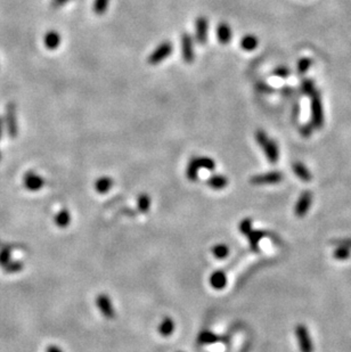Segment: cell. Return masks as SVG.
Listing matches in <instances>:
<instances>
[{
	"instance_id": "8992f818",
	"label": "cell",
	"mask_w": 351,
	"mask_h": 352,
	"mask_svg": "<svg viewBox=\"0 0 351 352\" xmlns=\"http://www.w3.org/2000/svg\"><path fill=\"white\" fill-rule=\"evenodd\" d=\"M282 180H283L282 172H280V171H271V172L253 176L250 179V183L252 185H273L281 183Z\"/></svg>"
},
{
	"instance_id": "484cf974",
	"label": "cell",
	"mask_w": 351,
	"mask_h": 352,
	"mask_svg": "<svg viewBox=\"0 0 351 352\" xmlns=\"http://www.w3.org/2000/svg\"><path fill=\"white\" fill-rule=\"evenodd\" d=\"M24 268L23 261H20V260H16V261H9L7 265L3 267L6 273H17L22 271Z\"/></svg>"
},
{
	"instance_id": "4fadbf2b",
	"label": "cell",
	"mask_w": 351,
	"mask_h": 352,
	"mask_svg": "<svg viewBox=\"0 0 351 352\" xmlns=\"http://www.w3.org/2000/svg\"><path fill=\"white\" fill-rule=\"evenodd\" d=\"M217 38L221 44L229 43V41L232 40V29L226 22L219 23L218 27H217Z\"/></svg>"
},
{
	"instance_id": "603a6c76",
	"label": "cell",
	"mask_w": 351,
	"mask_h": 352,
	"mask_svg": "<svg viewBox=\"0 0 351 352\" xmlns=\"http://www.w3.org/2000/svg\"><path fill=\"white\" fill-rule=\"evenodd\" d=\"M113 186V180L110 177H101L98 178L95 183V188L99 194H105L111 189Z\"/></svg>"
},
{
	"instance_id": "7c38bea8",
	"label": "cell",
	"mask_w": 351,
	"mask_h": 352,
	"mask_svg": "<svg viewBox=\"0 0 351 352\" xmlns=\"http://www.w3.org/2000/svg\"><path fill=\"white\" fill-rule=\"evenodd\" d=\"M44 47L49 50H55L60 47L61 44V36L57 31L50 30L44 34Z\"/></svg>"
},
{
	"instance_id": "e575fe53",
	"label": "cell",
	"mask_w": 351,
	"mask_h": 352,
	"mask_svg": "<svg viewBox=\"0 0 351 352\" xmlns=\"http://www.w3.org/2000/svg\"><path fill=\"white\" fill-rule=\"evenodd\" d=\"M254 137H256V140H257L258 145H259V146L263 145V144L264 142H266V140H267L268 138H269V137L267 136V133L264 132L263 130H261V129L257 130L256 135H254Z\"/></svg>"
},
{
	"instance_id": "4316f807",
	"label": "cell",
	"mask_w": 351,
	"mask_h": 352,
	"mask_svg": "<svg viewBox=\"0 0 351 352\" xmlns=\"http://www.w3.org/2000/svg\"><path fill=\"white\" fill-rule=\"evenodd\" d=\"M198 163H199V166L203 167V169H205V170H209V171L215 170V167H216L215 160L211 159V157H208V156H198Z\"/></svg>"
},
{
	"instance_id": "5bb4252c",
	"label": "cell",
	"mask_w": 351,
	"mask_h": 352,
	"mask_svg": "<svg viewBox=\"0 0 351 352\" xmlns=\"http://www.w3.org/2000/svg\"><path fill=\"white\" fill-rule=\"evenodd\" d=\"M210 284L215 290H222L227 284L226 273L222 270H217L210 276Z\"/></svg>"
},
{
	"instance_id": "30bf717a",
	"label": "cell",
	"mask_w": 351,
	"mask_h": 352,
	"mask_svg": "<svg viewBox=\"0 0 351 352\" xmlns=\"http://www.w3.org/2000/svg\"><path fill=\"white\" fill-rule=\"evenodd\" d=\"M311 201H312L311 191L309 190L304 191V193L300 195V197H299L297 204H295V208H294L295 215L299 218L305 217V215L307 214V212L309 211V207H310Z\"/></svg>"
},
{
	"instance_id": "cb8c5ba5",
	"label": "cell",
	"mask_w": 351,
	"mask_h": 352,
	"mask_svg": "<svg viewBox=\"0 0 351 352\" xmlns=\"http://www.w3.org/2000/svg\"><path fill=\"white\" fill-rule=\"evenodd\" d=\"M150 207L151 197L145 193L140 194L138 198H137V208H138V211L142 212V213H146V212L150 210Z\"/></svg>"
},
{
	"instance_id": "1f68e13d",
	"label": "cell",
	"mask_w": 351,
	"mask_h": 352,
	"mask_svg": "<svg viewBox=\"0 0 351 352\" xmlns=\"http://www.w3.org/2000/svg\"><path fill=\"white\" fill-rule=\"evenodd\" d=\"M311 65V60L310 58H301L300 61L298 62V72L299 74H305L306 72L308 71V68L310 67Z\"/></svg>"
},
{
	"instance_id": "8fae6325",
	"label": "cell",
	"mask_w": 351,
	"mask_h": 352,
	"mask_svg": "<svg viewBox=\"0 0 351 352\" xmlns=\"http://www.w3.org/2000/svg\"><path fill=\"white\" fill-rule=\"evenodd\" d=\"M260 147L263 149V152L266 154L267 159L270 163L273 164L277 163L278 157H280V150H278V146L276 142H274L273 139L268 138Z\"/></svg>"
},
{
	"instance_id": "60d3db41",
	"label": "cell",
	"mask_w": 351,
	"mask_h": 352,
	"mask_svg": "<svg viewBox=\"0 0 351 352\" xmlns=\"http://www.w3.org/2000/svg\"><path fill=\"white\" fill-rule=\"evenodd\" d=\"M5 126H6L5 125V119L0 116V139H1V137H2L3 129H5Z\"/></svg>"
},
{
	"instance_id": "f546056e",
	"label": "cell",
	"mask_w": 351,
	"mask_h": 352,
	"mask_svg": "<svg viewBox=\"0 0 351 352\" xmlns=\"http://www.w3.org/2000/svg\"><path fill=\"white\" fill-rule=\"evenodd\" d=\"M333 256L336 260H347L351 256V249L347 248H336V249L333 253Z\"/></svg>"
},
{
	"instance_id": "52a82bcc",
	"label": "cell",
	"mask_w": 351,
	"mask_h": 352,
	"mask_svg": "<svg viewBox=\"0 0 351 352\" xmlns=\"http://www.w3.org/2000/svg\"><path fill=\"white\" fill-rule=\"evenodd\" d=\"M208 20L204 16H198L195 21V39L201 46H204L208 40Z\"/></svg>"
},
{
	"instance_id": "ffe728a7",
	"label": "cell",
	"mask_w": 351,
	"mask_h": 352,
	"mask_svg": "<svg viewBox=\"0 0 351 352\" xmlns=\"http://www.w3.org/2000/svg\"><path fill=\"white\" fill-rule=\"evenodd\" d=\"M219 340L218 335L212 333L211 331H202L197 336V343L199 345H209L216 343Z\"/></svg>"
},
{
	"instance_id": "83f0119b",
	"label": "cell",
	"mask_w": 351,
	"mask_h": 352,
	"mask_svg": "<svg viewBox=\"0 0 351 352\" xmlns=\"http://www.w3.org/2000/svg\"><path fill=\"white\" fill-rule=\"evenodd\" d=\"M108 6L109 0H95L92 9H94L95 14H97V15H103L108 10Z\"/></svg>"
},
{
	"instance_id": "ab89813d",
	"label": "cell",
	"mask_w": 351,
	"mask_h": 352,
	"mask_svg": "<svg viewBox=\"0 0 351 352\" xmlns=\"http://www.w3.org/2000/svg\"><path fill=\"white\" fill-rule=\"evenodd\" d=\"M46 352H63L62 351V349L60 347H57V345H49L46 349Z\"/></svg>"
},
{
	"instance_id": "836d02e7",
	"label": "cell",
	"mask_w": 351,
	"mask_h": 352,
	"mask_svg": "<svg viewBox=\"0 0 351 352\" xmlns=\"http://www.w3.org/2000/svg\"><path fill=\"white\" fill-rule=\"evenodd\" d=\"M332 245L336 246V248H347L351 249V238H338L333 239L331 242Z\"/></svg>"
},
{
	"instance_id": "277c9868",
	"label": "cell",
	"mask_w": 351,
	"mask_h": 352,
	"mask_svg": "<svg viewBox=\"0 0 351 352\" xmlns=\"http://www.w3.org/2000/svg\"><path fill=\"white\" fill-rule=\"evenodd\" d=\"M295 335H297L299 348L301 352H314V344H312L309 331L304 324H298L295 327Z\"/></svg>"
},
{
	"instance_id": "2e32d148",
	"label": "cell",
	"mask_w": 351,
	"mask_h": 352,
	"mask_svg": "<svg viewBox=\"0 0 351 352\" xmlns=\"http://www.w3.org/2000/svg\"><path fill=\"white\" fill-rule=\"evenodd\" d=\"M199 163H198V156H193L191 160H189L187 170H186V176L191 181H195L197 179L198 176V170H199Z\"/></svg>"
},
{
	"instance_id": "7bdbcfd3",
	"label": "cell",
	"mask_w": 351,
	"mask_h": 352,
	"mask_svg": "<svg viewBox=\"0 0 351 352\" xmlns=\"http://www.w3.org/2000/svg\"><path fill=\"white\" fill-rule=\"evenodd\" d=\"M179 352H181V351H179Z\"/></svg>"
},
{
	"instance_id": "ac0fdd59",
	"label": "cell",
	"mask_w": 351,
	"mask_h": 352,
	"mask_svg": "<svg viewBox=\"0 0 351 352\" xmlns=\"http://www.w3.org/2000/svg\"><path fill=\"white\" fill-rule=\"evenodd\" d=\"M208 185L212 189H223L228 185V179L225 176H222V174H215V176L209 178Z\"/></svg>"
},
{
	"instance_id": "74e56055",
	"label": "cell",
	"mask_w": 351,
	"mask_h": 352,
	"mask_svg": "<svg viewBox=\"0 0 351 352\" xmlns=\"http://www.w3.org/2000/svg\"><path fill=\"white\" fill-rule=\"evenodd\" d=\"M70 0H51V7L53 8H61L62 6H64L65 3H67Z\"/></svg>"
},
{
	"instance_id": "d4e9b609",
	"label": "cell",
	"mask_w": 351,
	"mask_h": 352,
	"mask_svg": "<svg viewBox=\"0 0 351 352\" xmlns=\"http://www.w3.org/2000/svg\"><path fill=\"white\" fill-rule=\"evenodd\" d=\"M211 251H212V254L215 255L217 259H220V260L227 258V256H228V254H229L228 246L225 245V244H217V245L213 246Z\"/></svg>"
},
{
	"instance_id": "d6986e66",
	"label": "cell",
	"mask_w": 351,
	"mask_h": 352,
	"mask_svg": "<svg viewBox=\"0 0 351 352\" xmlns=\"http://www.w3.org/2000/svg\"><path fill=\"white\" fill-rule=\"evenodd\" d=\"M264 236H266V232L264 231L253 230V229L246 235L252 251H258V249H259V242L261 241V238L264 237Z\"/></svg>"
},
{
	"instance_id": "4dcf8cb0",
	"label": "cell",
	"mask_w": 351,
	"mask_h": 352,
	"mask_svg": "<svg viewBox=\"0 0 351 352\" xmlns=\"http://www.w3.org/2000/svg\"><path fill=\"white\" fill-rule=\"evenodd\" d=\"M301 90L304 94L311 96L316 91L314 81L309 80V79H307V80H304V82L301 83Z\"/></svg>"
},
{
	"instance_id": "f1b7e54d",
	"label": "cell",
	"mask_w": 351,
	"mask_h": 352,
	"mask_svg": "<svg viewBox=\"0 0 351 352\" xmlns=\"http://www.w3.org/2000/svg\"><path fill=\"white\" fill-rule=\"evenodd\" d=\"M10 254H12V248L2 246V248L0 249V266L5 267L10 261Z\"/></svg>"
},
{
	"instance_id": "44dd1931",
	"label": "cell",
	"mask_w": 351,
	"mask_h": 352,
	"mask_svg": "<svg viewBox=\"0 0 351 352\" xmlns=\"http://www.w3.org/2000/svg\"><path fill=\"white\" fill-rule=\"evenodd\" d=\"M259 44V40L256 36L253 34H247V36L243 37L242 40H241V47H242L243 50L246 51H252L256 49Z\"/></svg>"
},
{
	"instance_id": "f35d334b",
	"label": "cell",
	"mask_w": 351,
	"mask_h": 352,
	"mask_svg": "<svg viewBox=\"0 0 351 352\" xmlns=\"http://www.w3.org/2000/svg\"><path fill=\"white\" fill-rule=\"evenodd\" d=\"M257 89L263 92H270L271 91V88L264 84L263 82H259V83H257Z\"/></svg>"
},
{
	"instance_id": "3957f363",
	"label": "cell",
	"mask_w": 351,
	"mask_h": 352,
	"mask_svg": "<svg viewBox=\"0 0 351 352\" xmlns=\"http://www.w3.org/2000/svg\"><path fill=\"white\" fill-rule=\"evenodd\" d=\"M5 125L10 138H16L17 132H19V128H17L16 105L14 104V103H8L6 106Z\"/></svg>"
},
{
	"instance_id": "7a4b0ae2",
	"label": "cell",
	"mask_w": 351,
	"mask_h": 352,
	"mask_svg": "<svg viewBox=\"0 0 351 352\" xmlns=\"http://www.w3.org/2000/svg\"><path fill=\"white\" fill-rule=\"evenodd\" d=\"M173 44H171L170 41H163L160 46H157L155 49L153 50V53L147 58V62H149V64L151 65L160 64L161 62L170 56L171 53H173Z\"/></svg>"
},
{
	"instance_id": "d6a6232c",
	"label": "cell",
	"mask_w": 351,
	"mask_h": 352,
	"mask_svg": "<svg viewBox=\"0 0 351 352\" xmlns=\"http://www.w3.org/2000/svg\"><path fill=\"white\" fill-rule=\"evenodd\" d=\"M239 228H240L241 232H242L243 235L246 236L251 230H252V220H251L250 218L243 219V220L241 221Z\"/></svg>"
},
{
	"instance_id": "8d00e7d4",
	"label": "cell",
	"mask_w": 351,
	"mask_h": 352,
	"mask_svg": "<svg viewBox=\"0 0 351 352\" xmlns=\"http://www.w3.org/2000/svg\"><path fill=\"white\" fill-rule=\"evenodd\" d=\"M274 74L277 75V77H280V78H285L290 74V70L285 66H278L277 68H275Z\"/></svg>"
},
{
	"instance_id": "e0dca14e",
	"label": "cell",
	"mask_w": 351,
	"mask_h": 352,
	"mask_svg": "<svg viewBox=\"0 0 351 352\" xmlns=\"http://www.w3.org/2000/svg\"><path fill=\"white\" fill-rule=\"evenodd\" d=\"M54 221L55 225H56L58 228L68 227V225H70L71 222L70 212H68V210H66V208H63V210H61L56 215H55Z\"/></svg>"
},
{
	"instance_id": "ba28073f",
	"label": "cell",
	"mask_w": 351,
	"mask_h": 352,
	"mask_svg": "<svg viewBox=\"0 0 351 352\" xmlns=\"http://www.w3.org/2000/svg\"><path fill=\"white\" fill-rule=\"evenodd\" d=\"M23 184H24V187H25L27 190L38 191L44 187V180L43 177L39 176V174L34 173L33 171H29V172H26L25 174H24Z\"/></svg>"
},
{
	"instance_id": "5b68a950",
	"label": "cell",
	"mask_w": 351,
	"mask_h": 352,
	"mask_svg": "<svg viewBox=\"0 0 351 352\" xmlns=\"http://www.w3.org/2000/svg\"><path fill=\"white\" fill-rule=\"evenodd\" d=\"M181 57L185 63L192 64L195 60V50L191 34L184 32L181 36Z\"/></svg>"
},
{
	"instance_id": "7402d4cb",
	"label": "cell",
	"mask_w": 351,
	"mask_h": 352,
	"mask_svg": "<svg viewBox=\"0 0 351 352\" xmlns=\"http://www.w3.org/2000/svg\"><path fill=\"white\" fill-rule=\"evenodd\" d=\"M174 331H175L174 320L171 319L170 317H164L163 320L161 321L160 327H159L160 334L164 337H168V336H170V335L174 333Z\"/></svg>"
},
{
	"instance_id": "6da1fadb",
	"label": "cell",
	"mask_w": 351,
	"mask_h": 352,
	"mask_svg": "<svg viewBox=\"0 0 351 352\" xmlns=\"http://www.w3.org/2000/svg\"><path fill=\"white\" fill-rule=\"evenodd\" d=\"M311 124L315 129L322 128L324 124V112L318 91H315L311 95Z\"/></svg>"
},
{
	"instance_id": "b9f144b4",
	"label": "cell",
	"mask_w": 351,
	"mask_h": 352,
	"mask_svg": "<svg viewBox=\"0 0 351 352\" xmlns=\"http://www.w3.org/2000/svg\"><path fill=\"white\" fill-rule=\"evenodd\" d=\"M0 159H1V154H0Z\"/></svg>"
},
{
	"instance_id": "d590c367",
	"label": "cell",
	"mask_w": 351,
	"mask_h": 352,
	"mask_svg": "<svg viewBox=\"0 0 351 352\" xmlns=\"http://www.w3.org/2000/svg\"><path fill=\"white\" fill-rule=\"evenodd\" d=\"M314 126H312V124L310 123V124H306L304 126H301L300 129V132L302 137H305V138H308V137H310V135L312 133V131H314Z\"/></svg>"
},
{
	"instance_id": "9c48e42d",
	"label": "cell",
	"mask_w": 351,
	"mask_h": 352,
	"mask_svg": "<svg viewBox=\"0 0 351 352\" xmlns=\"http://www.w3.org/2000/svg\"><path fill=\"white\" fill-rule=\"evenodd\" d=\"M96 304H97L99 311H101L105 318H108V319H113V318H114V308H113L111 299H110L106 294H99L97 299H96Z\"/></svg>"
},
{
	"instance_id": "9a60e30c",
	"label": "cell",
	"mask_w": 351,
	"mask_h": 352,
	"mask_svg": "<svg viewBox=\"0 0 351 352\" xmlns=\"http://www.w3.org/2000/svg\"><path fill=\"white\" fill-rule=\"evenodd\" d=\"M292 169H293L294 173L297 174V177L299 178V179H301V181L309 183V181L311 180V173L309 172L307 166H306L304 163L294 162L293 166H292Z\"/></svg>"
}]
</instances>
